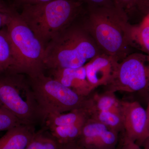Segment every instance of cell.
<instances>
[{
    "label": "cell",
    "mask_w": 149,
    "mask_h": 149,
    "mask_svg": "<svg viewBox=\"0 0 149 149\" xmlns=\"http://www.w3.org/2000/svg\"><path fill=\"white\" fill-rule=\"evenodd\" d=\"M128 15L116 5L86 7L80 20L102 53L120 62L134 43V27Z\"/></svg>",
    "instance_id": "1"
},
{
    "label": "cell",
    "mask_w": 149,
    "mask_h": 149,
    "mask_svg": "<svg viewBox=\"0 0 149 149\" xmlns=\"http://www.w3.org/2000/svg\"><path fill=\"white\" fill-rule=\"evenodd\" d=\"M80 17L56 35L46 47L45 70L78 68L102 53L81 24Z\"/></svg>",
    "instance_id": "2"
},
{
    "label": "cell",
    "mask_w": 149,
    "mask_h": 149,
    "mask_svg": "<svg viewBox=\"0 0 149 149\" xmlns=\"http://www.w3.org/2000/svg\"><path fill=\"white\" fill-rule=\"evenodd\" d=\"M86 8L78 0H52L23 6L18 12L45 49L56 35L84 13Z\"/></svg>",
    "instance_id": "3"
},
{
    "label": "cell",
    "mask_w": 149,
    "mask_h": 149,
    "mask_svg": "<svg viewBox=\"0 0 149 149\" xmlns=\"http://www.w3.org/2000/svg\"><path fill=\"white\" fill-rule=\"evenodd\" d=\"M6 27L15 58L14 64L8 70L29 77L45 72V48L17 10L10 14Z\"/></svg>",
    "instance_id": "4"
},
{
    "label": "cell",
    "mask_w": 149,
    "mask_h": 149,
    "mask_svg": "<svg viewBox=\"0 0 149 149\" xmlns=\"http://www.w3.org/2000/svg\"><path fill=\"white\" fill-rule=\"evenodd\" d=\"M0 107L23 124L35 125L43 118L26 75L6 70L0 72Z\"/></svg>",
    "instance_id": "5"
},
{
    "label": "cell",
    "mask_w": 149,
    "mask_h": 149,
    "mask_svg": "<svg viewBox=\"0 0 149 149\" xmlns=\"http://www.w3.org/2000/svg\"><path fill=\"white\" fill-rule=\"evenodd\" d=\"M27 77L43 120L50 113H64L84 109L87 97L79 95L45 72Z\"/></svg>",
    "instance_id": "6"
},
{
    "label": "cell",
    "mask_w": 149,
    "mask_h": 149,
    "mask_svg": "<svg viewBox=\"0 0 149 149\" xmlns=\"http://www.w3.org/2000/svg\"><path fill=\"white\" fill-rule=\"evenodd\" d=\"M147 56L129 54L118 63L111 80L104 86L105 91L133 93L145 90L149 82V66Z\"/></svg>",
    "instance_id": "7"
},
{
    "label": "cell",
    "mask_w": 149,
    "mask_h": 149,
    "mask_svg": "<svg viewBox=\"0 0 149 149\" xmlns=\"http://www.w3.org/2000/svg\"><path fill=\"white\" fill-rule=\"evenodd\" d=\"M118 135L102 123L89 118L76 143L83 149H115Z\"/></svg>",
    "instance_id": "8"
},
{
    "label": "cell",
    "mask_w": 149,
    "mask_h": 149,
    "mask_svg": "<svg viewBox=\"0 0 149 149\" xmlns=\"http://www.w3.org/2000/svg\"><path fill=\"white\" fill-rule=\"evenodd\" d=\"M121 117L124 137L141 146L145 142L146 110L137 101H121Z\"/></svg>",
    "instance_id": "9"
},
{
    "label": "cell",
    "mask_w": 149,
    "mask_h": 149,
    "mask_svg": "<svg viewBox=\"0 0 149 149\" xmlns=\"http://www.w3.org/2000/svg\"><path fill=\"white\" fill-rule=\"evenodd\" d=\"M118 63L110 56L101 53L85 65L87 80L93 90L109 83Z\"/></svg>",
    "instance_id": "10"
},
{
    "label": "cell",
    "mask_w": 149,
    "mask_h": 149,
    "mask_svg": "<svg viewBox=\"0 0 149 149\" xmlns=\"http://www.w3.org/2000/svg\"><path fill=\"white\" fill-rule=\"evenodd\" d=\"M51 76L63 85L83 97L93 93L86 77L85 65L78 68H59L48 70Z\"/></svg>",
    "instance_id": "11"
},
{
    "label": "cell",
    "mask_w": 149,
    "mask_h": 149,
    "mask_svg": "<svg viewBox=\"0 0 149 149\" xmlns=\"http://www.w3.org/2000/svg\"><path fill=\"white\" fill-rule=\"evenodd\" d=\"M35 125L21 124L0 138V149H25L35 136Z\"/></svg>",
    "instance_id": "12"
},
{
    "label": "cell",
    "mask_w": 149,
    "mask_h": 149,
    "mask_svg": "<svg viewBox=\"0 0 149 149\" xmlns=\"http://www.w3.org/2000/svg\"><path fill=\"white\" fill-rule=\"evenodd\" d=\"M121 101L115 93L105 91L102 94L92 93L87 96L85 105L88 113L91 110L111 112L121 116Z\"/></svg>",
    "instance_id": "13"
},
{
    "label": "cell",
    "mask_w": 149,
    "mask_h": 149,
    "mask_svg": "<svg viewBox=\"0 0 149 149\" xmlns=\"http://www.w3.org/2000/svg\"><path fill=\"white\" fill-rule=\"evenodd\" d=\"M89 118L88 112L84 109H80L67 113L48 114L45 116L42 123L45 124V128L67 126L85 122Z\"/></svg>",
    "instance_id": "14"
},
{
    "label": "cell",
    "mask_w": 149,
    "mask_h": 149,
    "mask_svg": "<svg viewBox=\"0 0 149 149\" xmlns=\"http://www.w3.org/2000/svg\"><path fill=\"white\" fill-rule=\"evenodd\" d=\"M85 122L64 126H55L45 128L59 144L76 142L80 137Z\"/></svg>",
    "instance_id": "15"
},
{
    "label": "cell",
    "mask_w": 149,
    "mask_h": 149,
    "mask_svg": "<svg viewBox=\"0 0 149 149\" xmlns=\"http://www.w3.org/2000/svg\"><path fill=\"white\" fill-rule=\"evenodd\" d=\"M14 63L13 51L5 26L0 29V72L8 70Z\"/></svg>",
    "instance_id": "16"
},
{
    "label": "cell",
    "mask_w": 149,
    "mask_h": 149,
    "mask_svg": "<svg viewBox=\"0 0 149 149\" xmlns=\"http://www.w3.org/2000/svg\"><path fill=\"white\" fill-rule=\"evenodd\" d=\"M89 118L106 125L118 133L123 130L120 115L111 112L91 110L88 111Z\"/></svg>",
    "instance_id": "17"
},
{
    "label": "cell",
    "mask_w": 149,
    "mask_h": 149,
    "mask_svg": "<svg viewBox=\"0 0 149 149\" xmlns=\"http://www.w3.org/2000/svg\"><path fill=\"white\" fill-rule=\"evenodd\" d=\"M60 144L45 130L36 132L25 149H59Z\"/></svg>",
    "instance_id": "18"
},
{
    "label": "cell",
    "mask_w": 149,
    "mask_h": 149,
    "mask_svg": "<svg viewBox=\"0 0 149 149\" xmlns=\"http://www.w3.org/2000/svg\"><path fill=\"white\" fill-rule=\"evenodd\" d=\"M133 41L138 43L143 51L147 53L149 62V24L142 22L139 27H134Z\"/></svg>",
    "instance_id": "19"
},
{
    "label": "cell",
    "mask_w": 149,
    "mask_h": 149,
    "mask_svg": "<svg viewBox=\"0 0 149 149\" xmlns=\"http://www.w3.org/2000/svg\"><path fill=\"white\" fill-rule=\"evenodd\" d=\"M23 123L11 113L0 107V131H7Z\"/></svg>",
    "instance_id": "20"
},
{
    "label": "cell",
    "mask_w": 149,
    "mask_h": 149,
    "mask_svg": "<svg viewBox=\"0 0 149 149\" xmlns=\"http://www.w3.org/2000/svg\"><path fill=\"white\" fill-rule=\"evenodd\" d=\"M115 3L118 7L129 13L138 10L142 0H113Z\"/></svg>",
    "instance_id": "21"
},
{
    "label": "cell",
    "mask_w": 149,
    "mask_h": 149,
    "mask_svg": "<svg viewBox=\"0 0 149 149\" xmlns=\"http://www.w3.org/2000/svg\"><path fill=\"white\" fill-rule=\"evenodd\" d=\"M52 0H6L9 4L18 11L24 6L35 5L47 2Z\"/></svg>",
    "instance_id": "22"
},
{
    "label": "cell",
    "mask_w": 149,
    "mask_h": 149,
    "mask_svg": "<svg viewBox=\"0 0 149 149\" xmlns=\"http://www.w3.org/2000/svg\"><path fill=\"white\" fill-rule=\"evenodd\" d=\"M86 7H101L114 4L113 0H78Z\"/></svg>",
    "instance_id": "23"
},
{
    "label": "cell",
    "mask_w": 149,
    "mask_h": 149,
    "mask_svg": "<svg viewBox=\"0 0 149 149\" xmlns=\"http://www.w3.org/2000/svg\"><path fill=\"white\" fill-rule=\"evenodd\" d=\"M122 146L125 149H141L140 146L135 142L123 137Z\"/></svg>",
    "instance_id": "24"
},
{
    "label": "cell",
    "mask_w": 149,
    "mask_h": 149,
    "mask_svg": "<svg viewBox=\"0 0 149 149\" xmlns=\"http://www.w3.org/2000/svg\"><path fill=\"white\" fill-rule=\"evenodd\" d=\"M14 9H15L14 8L10 5L4 0H0V12L10 13Z\"/></svg>",
    "instance_id": "25"
},
{
    "label": "cell",
    "mask_w": 149,
    "mask_h": 149,
    "mask_svg": "<svg viewBox=\"0 0 149 149\" xmlns=\"http://www.w3.org/2000/svg\"><path fill=\"white\" fill-rule=\"evenodd\" d=\"M11 13H5L0 12V29L6 26L8 22L10 14Z\"/></svg>",
    "instance_id": "26"
},
{
    "label": "cell",
    "mask_w": 149,
    "mask_h": 149,
    "mask_svg": "<svg viewBox=\"0 0 149 149\" xmlns=\"http://www.w3.org/2000/svg\"><path fill=\"white\" fill-rule=\"evenodd\" d=\"M139 11L144 15H146L149 11V0H142Z\"/></svg>",
    "instance_id": "27"
},
{
    "label": "cell",
    "mask_w": 149,
    "mask_h": 149,
    "mask_svg": "<svg viewBox=\"0 0 149 149\" xmlns=\"http://www.w3.org/2000/svg\"><path fill=\"white\" fill-rule=\"evenodd\" d=\"M59 149H83L78 145L76 142L69 143L60 144Z\"/></svg>",
    "instance_id": "28"
},
{
    "label": "cell",
    "mask_w": 149,
    "mask_h": 149,
    "mask_svg": "<svg viewBox=\"0 0 149 149\" xmlns=\"http://www.w3.org/2000/svg\"><path fill=\"white\" fill-rule=\"evenodd\" d=\"M146 111L147 117L145 133V141L147 139L149 138V102L148 104V107H147V109L146 110Z\"/></svg>",
    "instance_id": "29"
},
{
    "label": "cell",
    "mask_w": 149,
    "mask_h": 149,
    "mask_svg": "<svg viewBox=\"0 0 149 149\" xmlns=\"http://www.w3.org/2000/svg\"><path fill=\"white\" fill-rule=\"evenodd\" d=\"M145 15H146V16L143 22L149 24V11Z\"/></svg>",
    "instance_id": "30"
},
{
    "label": "cell",
    "mask_w": 149,
    "mask_h": 149,
    "mask_svg": "<svg viewBox=\"0 0 149 149\" xmlns=\"http://www.w3.org/2000/svg\"><path fill=\"white\" fill-rule=\"evenodd\" d=\"M144 149H149V138L146 140L143 144Z\"/></svg>",
    "instance_id": "31"
},
{
    "label": "cell",
    "mask_w": 149,
    "mask_h": 149,
    "mask_svg": "<svg viewBox=\"0 0 149 149\" xmlns=\"http://www.w3.org/2000/svg\"><path fill=\"white\" fill-rule=\"evenodd\" d=\"M146 90H148V91L149 93V82L148 84V87H147V88H146Z\"/></svg>",
    "instance_id": "32"
},
{
    "label": "cell",
    "mask_w": 149,
    "mask_h": 149,
    "mask_svg": "<svg viewBox=\"0 0 149 149\" xmlns=\"http://www.w3.org/2000/svg\"><path fill=\"white\" fill-rule=\"evenodd\" d=\"M119 149H125V148H124V147H123V146L122 145V146H121V147H120V148Z\"/></svg>",
    "instance_id": "33"
},
{
    "label": "cell",
    "mask_w": 149,
    "mask_h": 149,
    "mask_svg": "<svg viewBox=\"0 0 149 149\" xmlns=\"http://www.w3.org/2000/svg\"><path fill=\"white\" fill-rule=\"evenodd\" d=\"M117 149L116 148V149Z\"/></svg>",
    "instance_id": "34"
}]
</instances>
